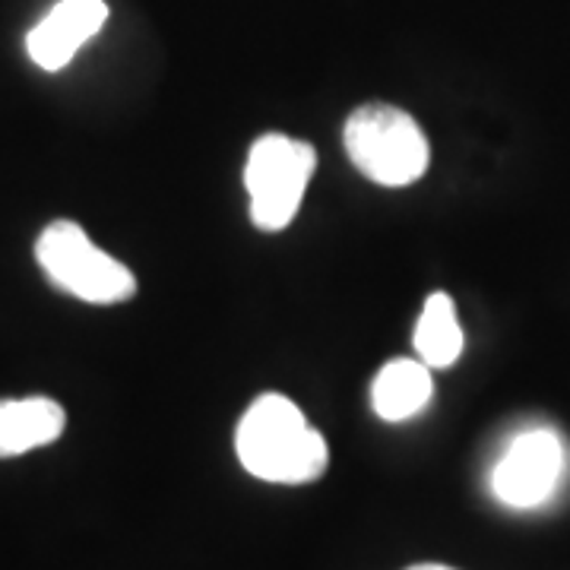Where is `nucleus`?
Instances as JSON below:
<instances>
[{"mask_svg": "<svg viewBox=\"0 0 570 570\" xmlns=\"http://www.w3.org/2000/svg\"><path fill=\"white\" fill-rule=\"evenodd\" d=\"M105 20V0H61L39 26H32V32L26 36V51L41 70H63L86 41L102 32Z\"/></svg>", "mask_w": 570, "mask_h": 570, "instance_id": "6", "label": "nucleus"}, {"mask_svg": "<svg viewBox=\"0 0 570 570\" xmlns=\"http://www.w3.org/2000/svg\"><path fill=\"white\" fill-rule=\"evenodd\" d=\"M409 570H453V568H444V564H415V568Z\"/></svg>", "mask_w": 570, "mask_h": 570, "instance_id": "10", "label": "nucleus"}, {"mask_svg": "<svg viewBox=\"0 0 570 570\" xmlns=\"http://www.w3.org/2000/svg\"><path fill=\"white\" fill-rule=\"evenodd\" d=\"M564 475V444L551 428L520 431L491 469V491L513 510L542 508Z\"/></svg>", "mask_w": 570, "mask_h": 570, "instance_id": "5", "label": "nucleus"}, {"mask_svg": "<svg viewBox=\"0 0 570 570\" xmlns=\"http://www.w3.org/2000/svg\"><path fill=\"white\" fill-rule=\"evenodd\" d=\"M317 153L305 140L285 134H264L250 146L245 163V190L250 200V223L261 232H283L298 216Z\"/></svg>", "mask_w": 570, "mask_h": 570, "instance_id": "4", "label": "nucleus"}, {"mask_svg": "<svg viewBox=\"0 0 570 570\" xmlns=\"http://www.w3.org/2000/svg\"><path fill=\"white\" fill-rule=\"evenodd\" d=\"M412 346H415L419 362H425L431 371L460 362V355H463V326H460L456 305H453L450 295H444V292L428 295L422 314H419V324H415Z\"/></svg>", "mask_w": 570, "mask_h": 570, "instance_id": "9", "label": "nucleus"}, {"mask_svg": "<svg viewBox=\"0 0 570 570\" xmlns=\"http://www.w3.org/2000/svg\"><path fill=\"white\" fill-rule=\"evenodd\" d=\"M36 261L51 283L86 305H121L137 295V276L118 257L92 245L70 219L51 223L41 232Z\"/></svg>", "mask_w": 570, "mask_h": 570, "instance_id": "3", "label": "nucleus"}, {"mask_svg": "<svg viewBox=\"0 0 570 570\" xmlns=\"http://www.w3.org/2000/svg\"><path fill=\"white\" fill-rule=\"evenodd\" d=\"M434 396L431 367L419 358H393L377 371L371 384V409L384 422L415 419Z\"/></svg>", "mask_w": 570, "mask_h": 570, "instance_id": "8", "label": "nucleus"}, {"mask_svg": "<svg viewBox=\"0 0 570 570\" xmlns=\"http://www.w3.org/2000/svg\"><path fill=\"white\" fill-rule=\"evenodd\" d=\"M67 412L48 396L0 400V460L48 448L63 434Z\"/></svg>", "mask_w": 570, "mask_h": 570, "instance_id": "7", "label": "nucleus"}, {"mask_svg": "<svg viewBox=\"0 0 570 570\" xmlns=\"http://www.w3.org/2000/svg\"><path fill=\"white\" fill-rule=\"evenodd\" d=\"M343 146L352 165L381 187H409L431 165V146L419 121L396 105L371 102L348 115Z\"/></svg>", "mask_w": 570, "mask_h": 570, "instance_id": "2", "label": "nucleus"}, {"mask_svg": "<svg viewBox=\"0 0 570 570\" xmlns=\"http://www.w3.org/2000/svg\"><path fill=\"white\" fill-rule=\"evenodd\" d=\"M235 453L245 472L273 485H307L330 466L326 438L283 393H264L247 406L235 431Z\"/></svg>", "mask_w": 570, "mask_h": 570, "instance_id": "1", "label": "nucleus"}]
</instances>
